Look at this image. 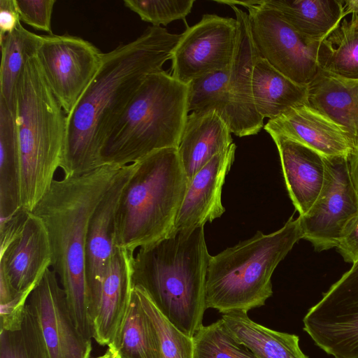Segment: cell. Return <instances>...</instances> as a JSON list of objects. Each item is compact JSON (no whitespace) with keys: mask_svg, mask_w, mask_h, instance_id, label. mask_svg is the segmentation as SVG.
<instances>
[{"mask_svg":"<svg viewBox=\"0 0 358 358\" xmlns=\"http://www.w3.org/2000/svg\"><path fill=\"white\" fill-rule=\"evenodd\" d=\"M157 339L160 358H193V339L180 331L157 308L145 292L133 287Z\"/></svg>","mask_w":358,"mask_h":358,"instance_id":"1f68e13d","label":"cell"},{"mask_svg":"<svg viewBox=\"0 0 358 358\" xmlns=\"http://www.w3.org/2000/svg\"><path fill=\"white\" fill-rule=\"evenodd\" d=\"M0 306L28 299L46 271L52 254L46 229L31 212L0 224Z\"/></svg>","mask_w":358,"mask_h":358,"instance_id":"ba28073f","label":"cell"},{"mask_svg":"<svg viewBox=\"0 0 358 358\" xmlns=\"http://www.w3.org/2000/svg\"><path fill=\"white\" fill-rule=\"evenodd\" d=\"M59 282L49 268L27 302L37 318L50 358H89L91 340L77 328Z\"/></svg>","mask_w":358,"mask_h":358,"instance_id":"5bb4252c","label":"cell"},{"mask_svg":"<svg viewBox=\"0 0 358 358\" xmlns=\"http://www.w3.org/2000/svg\"><path fill=\"white\" fill-rule=\"evenodd\" d=\"M222 319L234 338L257 358H308L296 335L268 329L244 312L224 314Z\"/></svg>","mask_w":358,"mask_h":358,"instance_id":"484cf974","label":"cell"},{"mask_svg":"<svg viewBox=\"0 0 358 358\" xmlns=\"http://www.w3.org/2000/svg\"><path fill=\"white\" fill-rule=\"evenodd\" d=\"M135 163L115 220V247L131 255L173 234L189 183L176 148L156 150Z\"/></svg>","mask_w":358,"mask_h":358,"instance_id":"277c9868","label":"cell"},{"mask_svg":"<svg viewBox=\"0 0 358 358\" xmlns=\"http://www.w3.org/2000/svg\"><path fill=\"white\" fill-rule=\"evenodd\" d=\"M188 85L164 70L149 74L109 132L103 165L122 168L150 153L178 148L188 116Z\"/></svg>","mask_w":358,"mask_h":358,"instance_id":"8992f818","label":"cell"},{"mask_svg":"<svg viewBox=\"0 0 358 358\" xmlns=\"http://www.w3.org/2000/svg\"><path fill=\"white\" fill-rule=\"evenodd\" d=\"M108 347L118 358H160L155 331L134 287L125 316Z\"/></svg>","mask_w":358,"mask_h":358,"instance_id":"83f0119b","label":"cell"},{"mask_svg":"<svg viewBox=\"0 0 358 358\" xmlns=\"http://www.w3.org/2000/svg\"><path fill=\"white\" fill-rule=\"evenodd\" d=\"M0 358H50L40 325L27 302L21 315L0 324Z\"/></svg>","mask_w":358,"mask_h":358,"instance_id":"f546056e","label":"cell"},{"mask_svg":"<svg viewBox=\"0 0 358 358\" xmlns=\"http://www.w3.org/2000/svg\"><path fill=\"white\" fill-rule=\"evenodd\" d=\"M194 0H124V6L152 26H166L191 13Z\"/></svg>","mask_w":358,"mask_h":358,"instance_id":"836d02e7","label":"cell"},{"mask_svg":"<svg viewBox=\"0 0 358 358\" xmlns=\"http://www.w3.org/2000/svg\"><path fill=\"white\" fill-rule=\"evenodd\" d=\"M120 169L104 164L83 174L55 179L31 211L46 229L52 254L51 268L64 290L73 321L90 340L93 332L85 265L88 227Z\"/></svg>","mask_w":358,"mask_h":358,"instance_id":"7a4b0ae2","label":"cell"},{"mask_svg":"<svg viewBox=\"0 0 358 358\" xmlns=\"http://www.w3.org/2000/svg\"><path fill=\"white\" fill-rule=\"evenodd\" d=\"M192 339L193 358H257L248 349L241 348L222 318L203 325Z\"/></svg>","mask_w":358,"mask_h":358,"instance_id":"d6a6232c","label":"cell"},{"mask_svg":"<svg viewBox=\"0 0 358 358\" xmlns=\"http://www.w3.org/2000/svg\"><path fill=\"white\" fill-rule=\"evenodd\" d=\"M252 96L257 112L269 120L308 103V85L298 84L279 72L261 56L252 72Z\"/></svg>","mask_w":358,"mask_h":358,"instance_id":"cb8c5ba5","label":"cell"},{"mask_svg":"<svg viewBox=\"0 0 358 358\" xmlns=\"http://www.w3.org/2000/svg\"><path fill=\"white\" fill-rule=\"evenodd\" d=\"M40 40L41 35L28 31L21 22L0 40V99L15 114L20 77L27 61L36 55Z\"/></svg>","mask_w":358,"mask_h":358,"instance_id":"f1b7e54d","label":"cell"},{"mask_svg":"<svg viewBox=\"0 0 358 358\" xmlns=\"http://www.w3.org/2000/svg\"><path fill=\"white\" fill-rule=\"evenodd\" d=\"M135 168L134 163L120 169L90 219L85 250L90 319L98 303L103 281L116 249L115 220L119 200Z\"/></svg>","mask_w":358,"mask_h":358,"instance_id":"9a60e30c","label":"cell"},{"mask_svg":"<svg viewBox=\"0 0 358 358\" xmlns=\"http://www.w3.org/2000/svg\"><path fill=\"white\" fill-rule=\"evenodd\" d=\"M103 55L94 45L78 36L41 35L36 57L66 115L97 73Z\"/></svg>","mask_w":358,"mask_h":358,"instance_id":"30bf717a","label":"cell"},{"mask_svg":"<svg viewBox=\"0 0 358 358\" xmlns=\"http://www.w3.org/2000/svg\"><path fill=\"white\" fill-rule=\"evenodd\" d=\"M348 164L351 179L358 194V146L348 155Z\"/></svg>","mask_w":358,"mask_h":358,"instance_id":"74e56055","label":"cell"},{"mask_svg":"<svg viewBox=\"0 0 358 358\" xmlns=\"http://www.w3.org/2000/svg\"><path fill=\"white\" fill-rule=\"evenodd\" d=\"M246 8L260 56L292 81L308 85L320 70V44L306 41L275 10L263 4L262 0Z\"/></svg>","mask_w":358,"mask_h":358,"instance_id":"7c38bea8","label":"cell"},{"mask_svg":"<svg viewBox=\"0 0 358 358\" xmlns=\"http://www.w3.org/2000/svg\"><path fill=\"white\" fill-rule=\"evenodd\" d=\"M303 238L299 217L268 234L252 237L211 256L206 279V308L227 314L248 313L264 306L272 296V274L278 264Z\"/></svg>","mask_w":358,"mask_h":358,"instance_id":"52a82bcc","label":"cell"},{"mask_svg":"<svg viewBox=\"0 0 358 358\" xmlns=\"http://www.w3.org/2000/svg\"><path fill=\"white\" fill-rule=\"evenodd\" d=\"M303 330L334 358H358V262L303 319Z\"/></svg>","mask_w":358,"mask_h":358,"instance_id":"9c48e42d","label":"cell"},{"mask_svg":"<svg viewBox=\"0 0 358 358\" xmlns=\"http://www.w3.org/2000/svg\"><path fill=\"white\" fill-rule=\"evenodd\" d=\"M312 44L320 43L343 19V0H262Z\"/></svg>","mask_w":358,"mask_h":358,"instance_id":"603a6c76","label":"cell"},{"mask_svg":"<svg viewBox=\"0 0 358 358\" xmlns=\"http://www.w3.org/2000/svg\"><path fill=\"white\" fill-rule=\"evenodd\" d=\"M237 21L234 52L229 68L228 92L233 123L231 131L243 137L257 134L264 117L257 112L252 96V72L260 55L254 43L247 13L231 6Z\"/></svg>","mask_w":358,"mask_h":358,"instance_id":"2e32d148","label":"cell"},{"mask_svg":"<svg viewBox=\"0 0 358 358\" xmlns=\"http://www.w3.org/2000/svg\"><path fill=\"white\" fill-rule=\"evenodd\" d=\"M264 129L308 147L324 157L348 156L354 142L348 131L327 115L303 104L268 120Z\"/></svg>","mask_w":358,"mask_h":358,"instance_id":"e0dca14e","label":"cell"},{"mask_svg":"<svg viewBox=\"0 0 358 358\" xmlns=\"http://www.w3.org/2000/svg\"><path fill=\"white\" fill-rule=\"evenodd\" d=\"M324 161L322 190L310 209L299 216L303 238L318 252L337 248L358 213V194L351 179L348 156L324 157Z\"/></svg>","mask_w":358,"mask_h":358,"instance_id":"8fae6325","label":"cell"},{"mask_svg":"<svg viewBox=\"0 0 358 358\" xmlns=\"http://www.w3.org/2000/svg\"><path fill=\"white\" fill-rule=\"evenodd\" d=\"M278 148L285 185L299 215L317 199L325 179L324 157L314 150L280 136H271Z\"/></svg>","mask_w":358,"mask_h":358,"instance_id":"d6986e66","label":"cell"},{"mask_svg":"<svg viewBox=\"0 0 358 358\" xmlns=\"http://www.w3.org/2000/svg\"><path fill=\"white\" fill-rule=\"evenodd\" d=\"M237 34L235 18L205 14L181 34L171 56V76L188 84L230 68Z\"/></svg>","mask_w":358,"mask_h":358,"instance_id":"4fadbf2b","label":"cell"},{"mask_svg":"<svg viewBox=\"0 0 358 358\" xmlns=\"http://www.w3.org/2000/svg\"><path fill=\"white\" fill-rule=\"evenodd\" d=\"M134 255L116 248L105 275L99 299L90 315L93 338L108 345L127 313L133 289L131 257Z\"/></svg>","mask_w":358,"mask_h":358,"instance_id":"ffe728a7","label":"cell"},{"mask_svg":"<svg viewBox=\"0 0 358 358\" xmlns=\"http://www.w3.org/2000/svg\"><path fill=\"white\" fill-rule=\"evenodd\" d=\"M210 257L204 227L173 232L131 256L132 286L143 289L173 325L192 338L203 325Z\"/></svg>","mask_w":358,"mask_h":358,"instance_id":"3957f363","label":"cell"},{"mask_svg":"<svg viewBox=\"0 0 358 358\" xmlns=\"http://www.w3.org/2000/svg\"><path fill=\"white\" fill-rule=\"evenodd\" d=\"M308 103L342 126L355 148L358 146V80L343 78L320 69L308 85Z\"/></svg>","mask_w":358,"mask_h":358,"instance_id":"7402d4cb","label":"cell"},{"mask_svg":"<svg viewBox=\"0 0 358 358\" xmlns=\"http://www.w3.org/2000/svg\"><path fill=\"white\" fill-rule=\"evenodd\" d=\"M20 22L52 34L51 18L55 0H15Z\"/></svg>","mask_w":358,"mask_h":358,"instance_id":"e575fe53","label":"cell"},{"mask_svg":"<svg viewBox=\"0 0 358 358\" xmlns=\"http://www.w3.org/2000/svg\"><path fill=\"white\" fill-rule=\"evenodd\" d=\"M22 204L31 212L62 167L66 115L42 73L36 55L27 62L16 94Z\"/></svg>","mask_w":358,"mask_h":358,"instance_id":"5b68a950","label":"cell"},{"mask_svg":"<svg viewBox=\"0 0 358 358\" xmlns=\"http://www.w3.org/2000/svg\"><path fill=\"white\" fill-rule=\"evenodd\" d=\"M348 15H358V0H343V17Z\"/></svg>","mask_w":358,"mask_h":358,"instance_id":"f35d334b","label":"cell"},{"mask_svg":"<svg viewBox=\"0 0 358 358\" xmlns=\"http://www.w3.org/2000/svg\"><path fill=\"white\" fill-rule=\"evenodd\" d=\"M95 358H118V357L112 349L108 348L103 355L99 356Z\"/></svg>","mask_w":358,"mask_h":358,"instance_id":"ab89813d","label":"cell"},{"mask_svg":"<svg viewBox=\"0 0 358 358\" xmlns=\"http://www.w3.org/2000/svg\"><path fill=\"white\" fill-rule=\"evenodd\" d=\"M337 249L346 262H358V213L345 229Z\"/></svg>","mask_w":358,"mask_h":358,"instance_id":"d590c367","label":"cell"},{"mask_svg":"<svg viewBox=\"0 0 358 358\" xmlns=\"http://www.w3.org/2000/svg\"><path fill=\"white\" fill-rule=\"evenodd\" d=\"M231 134L216 110L188 115L178 152L189 182L215 155L233 143Z\"/></svg>","mask_w":358,"mask_h":358,"instance_id":"44dd1931","label":"cell"},{"mask_svg":"<svg viewBox=\"0 0 358 358\" xmlns=\"http://www.w3.org/2000/svg\"><path fill=\"white\" fill-rule=\"evenodd\" d=\"M180 35L149 26L136 39L103 53L97 73L66 115L64 176L103 166L101 150L109 132L145 78L171 59Z\"/></svg>","mask_w":358,"mask_h":358,"instance_id":"6da1fadb","label":"cell"},{"mask_svg":"<svg viewBox=\"0 0 358 358\" xmlns=\"http://www.w3.org/2000/svg\"><path fill=\"white\" fill-rule=\"evenodd\" d=\"M236 148L233 143L215 155L189 180L173 232L204 227L224 213L222 186L234 162Z\"/></svg>","mask_w":358,"mask_h":358,"instance_id":"ac0fdd59","label":"cell"},{"mask_svg":"<svg viewBox=\"0 0 358 358\" xmlns=\"http://www.w3.org/2000/svg\"><path fill=\"white\" fill-rule=\"evenodd\" d=\"M319 69L346 79L358 80V15L343 18L320 43Z\"/></svg>","mask_w":358,"mask_h":358,"instance_id":"4316f807","label":"cell"},{"mask_svg":"<svg viewBox=\"0 0 358 358\" xmlns=\"http://www.w3.org/2000/svg\"><path fill=\"white\" fill-rule=\"evenodd\" d=\"M229 69L212 72L188 83L187 108L190 112L216 110L230 130L233 119L228 92Z\"/></svg>","mask_w":358,"mask_h":358,"instance_id":"4dcf8cb0","label":"cell"},{"mask_svg":"<svg viewBox=\"0 0 358 358\" xmlns=\"http://www.w3.org/2000/svg\"><path fill=\"white\" fill-rule=\"evenodd\" d=\"M23 209L15 114L0 99V223Z\"/></svg>","mask_w":358,"mask_h":358,"instance_id":"d4e9b609","label":"cell"},{"mask_svg":"<svg viewBox=\"0 0 358 358\" xmlns=\"http://www.w3.org/2000/svg\"><path fill=\"white\" fill-rule=\"evenodd\" d=\"M20 22L15 0H0V40Z\"/></svg>","mask_w":358,"mask_h":358,"instance_id":"8d00e7d4","label":"cell"}]
</instances>
